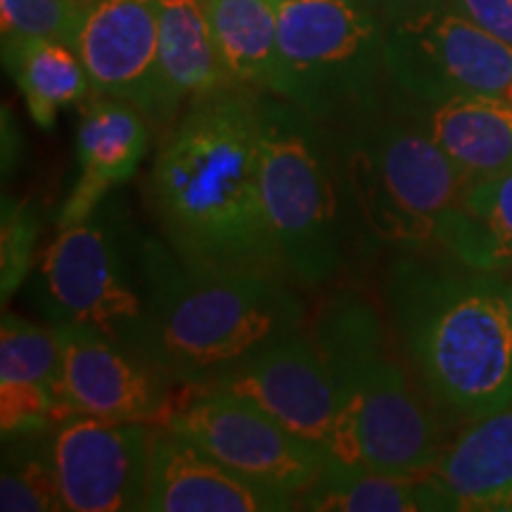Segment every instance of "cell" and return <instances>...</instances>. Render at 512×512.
<instances>
[{
  "label": "cell",
  "mask_w": 512,
  "mask_h": 512,
  "mask_svg": "<svg viewBox=\"0 0 512 512\" xmlns=\"http://www.w3.org/2000/svg\"><path fill=\"white\" fill-rule=\"evenodd\" d=\"M147 204L188 264L285 273L261 202V93L228 83L192 98L157 147Z\"/></svg>",
  "instance_id": "6da1fadb"
},
{
  "label": "cell",
  "mask_w": 512,
  "mask_h": 512,
  "mask_svg": "<svg viewBox=\"0 0 512 512\" xmlns=\"http://www.w3.org/2000/svg\"><path fill=\"white\" fill-rule=\"evenodd\" d=\"M403 356L441 411L465 422L512 403L508 283L448 256H403L384 283Z\"/></svg>",
  "instance_id": "7a4b0ae2"
},
{
  "label": "cell",
  "mask_w": 512,
  "mask_h": 512,
  "mask_svg": "<svg viewBox=\"0 0 512 512\" xmlns=\"http://www.w3.org/2000/svg\"><path fill=\"white\" fill-rule=\"evenodd\" d=\"M143 271L150 361L176 384L200 387L304 325L292 278L273 268L192 266L162 235H145Z\"/></svg>",
  "instance_id": "3957f363"
},
{
  "label": "cell",
  "mask_w": 512,
  "mask_h": 512,
  "mask_svg": "<svg viewBox=\"0 0 512 512\" xmlns=\"http://www.w3.org/2000/svg\"><path fill=\"white\" fill-rule=\"evenodd\" d=\"M335 382L342 439L337 460L420 479L448 446L441 408L408 366L389 354L380 311L358 292H337L313 323Z\"/></svg>",
  "instance_id": "277c9868"
},
{
  "label": "cell",
  "mask_w": 512,
  "mask_h": 512,
  "mask_svg": "<svg viewBox=\"0 0 512 512\" xmlns=\"http://www.w3.org/2000/svg\"><path fill=\"white\" fill-rule=\"evenodd\" d=\"M145 233L107 197L60 228L31 280V302L50 325H86L150 361L152 320L143 271ZM152 363V361H150Z\"/></svg>",
  "instance_id": "5b68a950"
},
{
  "label": "cell",
  "mask_w": 512,
  "mask_h": 512,
  "mask_svg": "<svg viewBox=\"0 0 512 512\" xmlns=\"http://www.w3.org/2000/svg\"><path fill=\"white\" fill-rule=\"evenodd\" d=\"M387 24L366 0H280L268 93L323 124H363L377 110Z\"/></svg>",
  "instance_id": "8992f818"
},
{
  "label": "cell",
  "mask_w": 512,
  "mask_h": 512,
  "mask_svg": "<svg viewBox=\"0 0 512 512\" xmlns=\"http://www.w3.org/2000/svg\"><path fill=\"white\" fill-rule=\"evenodd\" d=\"M261 202L280 266L318 287L344 264V221L332 152L318 121L261 95Z\"/></svg>",
  "instance_id": "52a82bcc"
},
{
  "label": "cell",
  "mask_w": 512,
  "mask_h": 512,
  "mask_svg": "<svg viewBox=\"0 0 512 512\" xmlns=\"http://www.w3.org/2000/svg\"><path fill=\"white\" fill-rule=\"evenodd\" d=\"M356 202L389 240H434L439 223L463 207L470 183L420 124L363 131L349 155Z\"/></svg>",
  "instance_id": "ba28073f"
},
{
  "label": "cell",
  "mask_w": 512,
  "mask_h": 512,
  "mask_svg": "<svg viewBox=\"0 0 512 512\" xmlns=\"http://www.w3.org/2000/svg\"><path fill=\"white\" fill-rule=\"evenodd\" d=\"M384 67L420 105L486 95L512 107V46L448 8L387 27Z\"/></svg>",
  "instance_id": "9c48e42d"
},
{
  "label": "cell",
  "mask_w": 512,
  "mask_h": 512,
  "mask_svg": "<svg viewBox=\"0 0 512 512\" xmlns=\"http://www.w3.org/2000/svg\"><path fill=\"white\" fill-rule=\"evenodd\" d=\"M178 403L164 425L254 482L297 496L330 458L256 403L216 387Z\"/></svg>",
  "instance_id": "30bf717a"
},
{
  "label": "cell",
  "mask_w": 512,
  "mask_h": 512,
  "mask_svg": "<svg viewBox=\"0 0 512 512\" xmlns=\"http://www.w3.org/2000/svg\"><path fill=\"white\" fill-rule=\"evenodd\" d=\"M200 387L226 389L256 403L280 425L332 456L342 439V413L330 370L313 335L302 330L271 339Z\"/></svg>",
  "instance_id": "8fae6325"
},
{
  "label": "cell",
  "mask_w": 512,
  "mask_h": 512,
  "mask_svg": "<svg viewBox=\"0 0 512 512\" xmlns=\"http://www.w3.org/2000/svg\"><path fill=\"white\" fill-rule=\"evenodd\" d=\"M150 422H114L76 413L50 434L57 486L69 512L145 510Z\"/></svg>",
  "instance_id": "7c38bea8"
},
{
  "label": "cell",
  "mask_w": 512,
  "mask_h": 512,
  "mask_svg": "<svg viewBox=\"0 0 512 512\" xmlns=\"http://www.w3.org/2000/svg\"><path fill=\"white\" fill-rule=\"evenodd\" d=\"M62 351L64 394L72 413L114 422L166 418L169 377L155 363L86 325H53Z\"/></svg>",
  "instance_id": "4fadbf2b"
},
{
  "label": "cell",
  "mask_w": 512,
  "mask_h": 512,
  "mask_svg": "<svg viewBox=\"0 0 512 512\" xmlns=\"http://www.w3.org/2000/svg\"><path fill=\"white\" fill-rule=\"evenodd\" d=\"M74 48L93 93L131 102L164 124L157 0H91Z\"/></svg>",
  "instance_id": "5bb4252c"
},
{
  "label": "cell",
  "mask_w": 512,
  "mask_h": 512,
  "mask_svg": "<svg viewBox=\"0 0 512 512\" xmlns=\"http://www.w3.org/2000/svg\"><path fill=\"white\" fill-rule=\"evenodd\" d=\"M287 491L230 470L171 427L152 430L145 512H287Z\"/></svg>",
  "instance_id": "9a60e30c"
},
{
  "label": "cell",
  "mask_w": 512,
  "mask_h": 512,
  "mask_svg": "<svg viewBox=\"0 0 512 512\" xmlns=\"http://www.w3.org/2000/svg\"><path fill=\"white\" fill-rule=\"evenodd\" d=\"M72 415L64 394L62 351L55 328L5 311L0 323L3 441L50 432Z\"/></svg>",
  "instance_id": "2e32d148"
},
{
  "label": "cell",
  "mask_w": 512,
  "mask_h": 512,
  "mask_svg": "<svg viewBox=\"0 0 512 512\" xmlns=\"http://www.w3.org/2000/svg\"><path fill=\"white\" fill-rule=\"evenodd\" d=\"M422 510H512V403L470 420L418 479Z\"/></svg>",
  "instance_id": "e0dca14e"
},
{
  "label": "cell",
  "mask_w": 512,
  "mask_h": 512,
  "mask_svg": "<svg viewBox=\"0 0 512 512\" xmlns=\"http://www.w3.org/2000/svg\"><path fill=\"white\" fill-rule=\"evenodd\" d=\"M150 124V117L131 102L95 93L76 131L79 174L62 204L57 226L83 221L117 185L136 174L150 147Z\"/></svg>",
  "instance_id": "ac0fdd59"
},
{
  "label": "cell",
  "mask_w": 512,
  "mask_h": 512,
  "mask_svg": "<svg viewBox=\"0 0 512 512\" xmlns=\"http://www.w3.org/2000/svg\"><path fill=\"white\" fill-rule=\"evenodd\" d=\"M420 126L458 166L467 183L512 169V107L486 95H460L427 105Z\"/></svg>",
  "instance_id": "d6986e66"
},
{
  "label": "cell",
  "mask_w": 512,
  "mask_h": 512,
  "mask_svg": "<svg viewBox=\"0 0 512 512\" xmlns=\"http://www.w3.org/2000/svg\"><path fill=\"white\" fill-rule=\"evenodd\" d=\"M164 124L183 102L228 86L202 0H157Z\"/></svg>",
  "instance_id": "ffe728a7"
},
{
  "label": "cell",
  "mask_w": 512,
  "mask_h": 512,
  "mask_svg": "<svg viewBox=\"0 0 512 512\" xmlns=\"http://www.w3.org/2000/svg\"><path fill=\"white\" fill-rule=\"evenodd\" d=\"M3 64L38 128H53L64 107L93 93L74 46L53 38H3Z\"/></svg>",
  "instance_id": "44dd1931"
},
{
  "label": "cell",
  "mask_w": 512,
  "mask_h": 512,
  "mask_svg": "<svg viewBox=\"0 0 512 512\" xmlns=\"http://www.w3.org/2000/svg\"><path fill=\"white\" fill-rule=\"evenodd\" d=\"M230 83L266 91L278 62L280 0H202Z\"/></svg>",
  "instance_id": "7402d4cb"
},
{
  "label": "cell",
  "mask_w": 512,
  "mask_h": 512,
  "mask_svg": "<svg viewBox=\"0 0 512 512\" xmlns=\"http://www.w3.org/2000/svg\"><path fill=\"white\" fill-rule=\"evenodd\" d=\"M434 240L475 268L512 266V169L472 183L463 207L439 223Z\"/></svg>",
  "instance_id": "603a6c76"
},
{
  "label": "cell",
  "mask_w": 512,
  "mask_h": 512,
  "mask_svg": "<svg viewBox=\"0 0 512 512\" xmlns=\"http://www.w3.org/2000/svg\"><path fill=\"white\" fill-rule=\"evenodd\" d=\"M297 510L313 512H418V479L384 475L366 465L328 458L313 482L294 496Z\"/></svg>",
  "instance_id": "cb8c5ba5"
},
{
  "label": "cell",
  "mask_w": 512,
  "mask_h": 512,
  "mask_svg": "<svg viewBox=\"0 0 512 512\" xmlns=\"http://www.w3.org/2000/svg\"><path fill=\"white\" fill-rule=\"evenodd\" d=\"M46 432L5 441L0 472V510L3 512H55L64 510L55 467L50 460Z\"/></svg>",
  "instance_id": "d4e9b609"
},
{
  "label": "cell",
  "mask_w": 512,
  "mask_h": 512,
  "mask_svg": "<svg viewBox=\"0 0 512 512\" xmlns=\"http://www.w3.org/2000/svg\"><path fill=\"white\" fill-rule=\"evenodd\" d=\"M91 0H0L3 38H53L74 46Z\"/></svg>",
  "instance_id": "484cf974"
},
{
  "label": "cell",
  "mask_w": 512,
  "mask_h": 512,
  "mask_svg": "<svg viewBox=\"0 0 512 512\" xmlns=\"http://www.w3.org/2000/svg\"><path fill=\"white\" fill-rule=\"evenodd\" d=\"M38 238L36 211L29 202L3 197V221H0V290L3 304L27 280L34 245Z\"/></svg>",
  "instance_id": "4316f807"
},
{
  "label": "cell",
  "mask_w": 512,
  "mask_h": 512,
  "mask_svg": "<svg viewBox=\"0 0 512 512\" xmlns=\"http://www.w3.org/2000/svg\"><path fill=\"white\" fill-rule=\"evenodd\" d=\"M448 10L512 46V0H451Z\"/></svg>",
  "instance_id": "83f0119b"
},
{
  "label": "cell",
  "mask_w": 512,
  "mask_h": 512,
  "mask_svg": "<svg viewBox=\"0 0 512 512\" xmlns=\"http://www.w3.org/2000/svg\"><path fill=\"white\" fill-rule=\"evenodd\" d=\"M370 8L377 10V15L384 19L387 27L399 24L403 19H413L427 12L444 10L451 5V0H366Z\"/></svg>",
  "instance_id": "f1b7e54d"
},
{
  "label": "cell",
  "mask_w": 512,
  "mask_h": 512,
  "mask_svg": "<svg viewBox=\"0 0 512 512\" xmlns=\"http://www.w3.org/2000/svg\"><path fill=\"white\" fill-rule=\"evenodd\" d=\"M508 304H510V320H512V280L508 283Z\"/></svg>",
  "instance_id": "f546056e"
}]
</instances>
